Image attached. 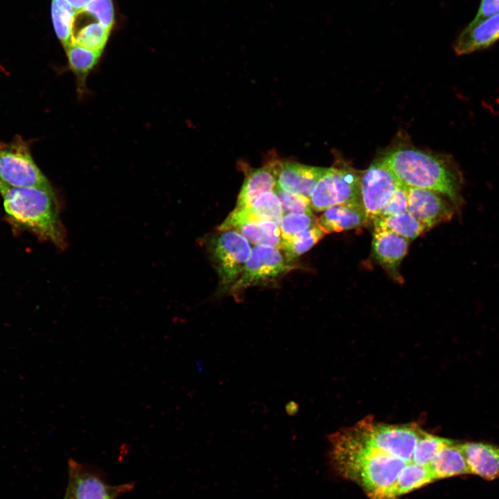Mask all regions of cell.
Returning a JSON list of instances; mask_svg holds the SVG:
<instances>
[{
    "mask_svg": "<svg viewBox=\"0 0 499 499\" xmlns=\"http://www.w3.org/2000/svg\"><path fill=\"white\" fill-rule=\"evenodd\" d=\"M63 499H75L71 493L66 489V492Z\"/></svg>",
    "mask_w": 499,
    "mask_h": 499,
    "instance_id": "d6a6232c",
    "label": "cell"
},
{
    "mask_svg": "<svg viewBox=\"0 0 499 499\" xmlns=\"http://www.w3.org/2000/svg\"><path fill=\"white\" fill-rule=\"evenodd\" d=\"M326 168L281 161L277 177V186L282 190L310 198V193Z\"/></svg>",
    "mask_w": 499,
    "mask_h": 499,
    "instance_id": "8fae6325",
    "label": "cell"
},
{
    "mask_svg": "<svg viewBox=\"0 0 499 499\" xmlns=\"http://www.w3.org/2000/svg\"><path fill=\"white\" fill-rule=\"evenodd\" d=\"M0 184L54 191L34 161L28 143L19 137L8 143H0Z\"/></svg>",
    "mask_w": 499,
    "mask_h": 499,
    "instance_id": "3957f363",
    "label": "cell"
},
{
    "mask_svg": "<svg viewBox=\"0 0 499 499\" xmlns=\"http://www.w3.org/2000/svg\"><path fill=\"white\" fill-rule=\"evenodd\" d=\"M454 441L440 437L425 431L419 440L414 453V462L421 465H430L439 452Z\"/></svg>",
    "mask_w": 499,
    "mask_h": 499,
    "instance_id": "d4e9b609",
    "label": "cell"
},
{
    "mask_svg": "<svg viewBox=\"0 0 499 499\" xmlns=\"http://www.w3.org/2000/svg\"><path fill=\"white\" fill-rule=\"evenodd\" d=\"M436 480L470 474L459 444L453 443L443 448L430 464Z\"/></svg>",
    "mask_w": 499,
    "mask_h": 499,
    "instance_id": "ac0fdd59",
    "label": "cell"
},
{
    "mask_svg": "<svg viewBox=\"0 0 499 499\" xmlns=\"http://www.w3.org/2000/svg\"><path fill=\"white\" fill-rule=\"evenodd\" d=\"M374 229L389 231L412 240L427 231L426 227L408 211L372 219Z\"/></svg>",
    "mask_w": 499,
    "mask_h": 499,
    "instance_id": "d6986e66",
    "label": "cell"
},
{
    "mask_svg": "<svg viewBox=\"0 0 499 499\" xmlns=\"http://www.w3.org/2000/svg\"><path fill=\"white\" fill-rule=\"evenodd\" d=\"M470 474L491 480L499 477V446L480 442L459 444Z\"/></svg>",
    "mask_w": 499,
    "mask_h": 499,
    "instance_id": "5bb4252c",
    "label": "cell"
},
{
    "mask_svg": "<svg viewBox=\"0 0 499 499\" xmlns=\"http://www.w3.org/2000/svg\"><path fill=\"white\" fill-rule=\"evenodd\" d=\"M65 50L69 67L76 76L78 96L82 98L88 94L87 78L98 64L102 51L90 50L74 43Z\"/></svg>",
    "mask_w": 499,
    "mask_h": 499,
    "instance_id": "2e32d148",
    "label": "cell"
},
{
    "mask_svg": "<svg viewBox=\"0 0 499 499\" xmlns=\"http://www.w3.org/2000/svg\"><path fill=\"white\" fill-rule=\"evenodd\" d=\"M435 480H437L430 465L411 463L407 465L399 475L391 499H396Z\"/></svg>",
    "mask_w": 499,
    "mask_h": 499,
    "instance_id": "ffe728a7",
    "label": "cell"
},
{
    "mask_svg": "<svg viewBox=\"0 0 499 499\" xmlns=\"http://www.w3.org/2000/svg\"><path fill=\"white\" fill-rule=\"evenodd\" d=\"M82 10L94 17L98 22L110 32L114 22L112 0H91Z\"/></svg>",
    "mask_w": 499,
    "mask_h": 499,
    "instance_id": "83f0119b",
    "label": "cell"
},
{
    "mask_svg": "<svg viewBox=\"0 0 499 499\" xmlns=\"http://www.w3.org/2000/svg\"><path fill=\"white\" fill-rule=\"evenodd\" d=\"M380 162L400 184L434 191L448 198L457 209L461 207L462 176L450 160L415 149L400 148Z\"/></svg>",
    "mask_w": 499,
    "mask_h": 499,
    "instance_id": "6da1fadb",
    "label": "cell"
},
{
    "mask_svg": "<svg viewBox=\"0 0 499 499\" xmlns=\"http://www.w3.org/2000/svg\"><path fill=\"white\" fill-rule=\"evenodd\" d=\"M499 40V12L480 20H472L453 44L457 55L486 49Z\"/></svg>",
    "mask_w": 499,
    "mask_h": 499,
    "instance_id": "30bf717a",
    "label": "cell"
},
{
    "mask_svg": "<svg viewBox=\"0 0 499 499\" xmlns=\"http://www.w3.org/2000/svg\"><path fill=\"white\" fill-rule=\"evenodd\" d=\"M207 248L222 288L229 290L251 254L250 242L235 231H220L209 238Z\"/></svg>",
    "mask_w": 499,
    "mask_h": 499,
    "instance_id": "277c9868",
    "label": "cell"
},
{
    "mask_svg": "<svg viewBox=\"0 0 499 499\" xmlns=\"http://www.w3.org/2000/svg\"><path fill=\"white\" fill-rule=\"evenodd\" d=\"M0 194L6 216L13 225L60 249L66 247V231L60 218L54 191L0 184Z\"/></svg>",
    "mask_w": 499,
    "mask_h": 499,
    "instance_id": "7a4b0ae2",
    "label": "cell"
},
{
    "mask_svg": "<svg viewBox=\"0 0 499 499\" xmlns=\"http://www.w3.org/2000/svg\"><path fill=\"white\" fill-rule=\"evenodd\" d=\"M294 268L295 265L288 260L281 249L256 245L229 290L233 295H238L248 287L271 282Z\"/></svg>",
    "mask_w": 499,
    "mask_h": 499,
    "instance_id": "5b68a950",
    "label": "cell"
},
{
    "mask_svg": "<svg viewBox=\"0 0 499 499\" xmlns=\"http://www.w3.org/2000/svg\"><path fill=\"white\" fill-rule=\"evenodd\" d=\"M367 220L360 198L326 209L317 218V224L326 234L360 227Z\"/></svg>",
    "mask_w": 499,
    "mask_h": 499,
    "instance_id": "7c38bea8",
    "label": "cell"
},
{
    "mask_svg": "<svg viewBox=\"0 0 499 499\" xmlns=\"http://www.w3.org/2000/svg\"><path fill=\"white\" fill-rule=\"evenodd\" d=\"M227 230L241 234L250 243L265 245L281 249L282 238L280 228L275 222L269 220H243L231 225Z\"/></svg>",
    "mask_w": 499,
    "mask_h": 499,
    "instance_id": "e0dca14e",
    "label": "cell"
},
{
    "mask_svg": "<svg viewBox=\"0 0 499 499\" xmlns=\"http://www.w3.org/2000/svg\"><path fill=\"white\" fill-rule=\"evenodd\" d=\"M245 208L252 219L272 221L279 226L284 216L281 202L274 191L261 194Z\"/></svg>",
    "mask_w": 499,
    "mask_h": 499,
    "instance_id": "7402d4cb",
    "label": "cell"
},
{
    "mask_svg": "<svg viewBox=\"0 0 499 499\" xmlns=\"http://www.w3.org/2000/svg\"><path fill=\"white\" fill-rule=\"evenodd\" d=\"M399 182L380 161L372 164L360 177V198L368 219L377 216Z\"/></svg>",
    "mask_w": 499,
    "mask_h": 499,
    "instance_id": "ba28073f",
    "label": "cell"
},
{
    "mask_svg": "<svg viewBox=\"0 0 499 499\" xmlns=\"http://www.w3.org/2000/svg\"><path fill=\"white\" fill-rule=\"evenodd\" d=\"M316 223L317 218L313 214H285L279 225L283 242L292 239Z\"/></svg>",
    "mask_w": 499,
    "mask_h": 499,
    "instance_id": "484cf974",
    "label": "cell"
},
{
    "mask_svg": "<svg viewBox=\"0 0 499 499\" xmlns=\"http://www.w3.org/2000/svg\"><path fill=\"white\" fill-rule=\"evenodd\" d=\"M499 12V0H480L473 20H480Z\"/></svg>",
    "mask_w": 499,
    "mask_h": 499,
    "instance_id": "f546056e",
    "label": "cell"
},
{
    "mask_svg": "<svg viewBox=\"0 0 499 499\" xmlns=\"http://www.w3.org/2000/svg\"><path fill=\"white\" fill-rule=\"evenodd\" d=\"M76 12L65 0H52L51 17L54 30L64 49L72 43Z\"/></svg>",
    "mask_w": 499,
    "mask_h": 499,
    "instance_id": "44dd1931",
    "label": "cell"
},
{
    "mask_svg": "<svg viewBox=\"0 0 499 499\" xmlns=\"http://www.w3.org/2000/svg\"><path fill=\"white\" fill-rule=\"evenodd\" d=\"M408 212L420 222L426 230L449 221L455 207L439 194L423 189L408 187Z\"/></svg>",
    "mask_w": 499,
    "mask_h": 499,
    "instance_id": "9c48e42d",
    "label": "cell"
},
{
    "mask_svg": "<svg viewBox=\"0 0 499 499\" xmlns=\"http://www.w3.org/2000/svg\"><path fill=\"white\" fill-rule=\"evenodd\" d=\"M281 161L272 158L262 167L250 171L241 187L236 207H248L261 194L274 191Z\"/></svg>",
    "mask_w": 499,
    "mask_h": 499,
    "instance_id": "4fadbf2b",
    "label": "cell"
},
{
    "mask_svg": "<svg viewBox=\"0 0 499 499\" xmlns=\"http://www.w3.org/2000/svg\"><path fill=\"white\" fill-rule=\"evenodd\" d=\"M408 187L399 182L377 216H389L408 211Z\"/></svg>",
    "mask_w": 499,
    "mask_h": 499,
    "instance_id": "f1b7e54d",
    "label": "cell"
},
{
    "mask_svg": "<svg viewBox=\"0 0 499 499\" xmlns=\"http://www.w3.org/2000/svg\"><path fill=\"white\" fill-rule=\"evenodd\" d=\"M67 469V489L75 499H116L134 488L132 482L110 484L99 470L73 459L68 460Z\"/></svg>",
    "mask_w": 499,
    "mask_h": 499,
    "instance_id": "52a82bcc",
    "label": "cell"
},
{
    "mask_svg": "<svg viewBox=\"0 0 499 499\" xmlns=\"http://www.w3.org/2000/svg\"><path fill=\"white\" fill-rule=\"evenodd\" d=\"M110 33L99 22H90L73 30L72 43L90 50L103 51Z\"/></svg>",
    "mask_w": 499,
    "mask_h": 499,
    "instance_id": "cb8c5ba5",
    "label": "cell"
},
{
    "mask_svg": "<svg viewBox=\"0 0 499 499\" xmlns=\"http://www.w3.org/2000/svg\"><path fill=\"white\" fill-rule=\"evenodd\" d=\"M76 12L82 10L91 0H65Z\"/></svg>",
    "mask_w": 499,
    "mask_h": 499,
    "instance_id": "4dcf8cb0",
    "label": "cell"
},
{
    "mask_svg": "<svg viewBox=\"0 0 499 499\" xmlns=\"http://www.w3.org/2000/svg\"><path fill=\"white\" fill-rule=\"evenodd\" d=\"M325 235L326 233L316 223L292 239L283 242L281 250L288 260L293 263L297 257L310 250Z\"/></svg>",
    "mask_w": 499,
    "mask_h": 499,
    "instance_id": "603a6c76",
    "label": "cell"
},
{
    "mask_svg": "<svg viewBox=\"0 0 499 499\" xmlns=\"http://www.w3.org/2000/svg\"><path fill=\"white\" fill-rule=\"evenodd\" d=\"M285 408L287 414L293 417L299 411V405L295 401H290L286 404Z\"/></svg>",
    "mask_w": 499,
    "mask_h": 499,
    "instance_id": "1f68e13d",
    "label": "cell"
},
{
    "mask_svg": "<svg viewBox=\"0 0 499 499\" xmlns=\"http://www.w3.org/2000/svg\"><path fill=\"white\" fill-rule=\"evenodd\" d=\"M360 198V177L349 168H326L310 196L313 210L323 211L332 206Z\"/></svg>",
    "mask_w": 499,
    "mask_h": 499,
    "instance_id": "8992f818",
    "label": "cell"
},
{
    "mask_svg": "<svg viewBox=\"0 0 499 499\" xmlns=\"http://www.w3.org/2000/svg\"><path fill=\"white\" fill-rule=\"evenodd\" d=\"M410 240L389 231L374 229L372 252L376 261L392 273L397 271L408 251Z\"/></svg>",
    "mask_w": 499,
    "mask_h": 499,
    "instance_id": "9a60e30c",
    "label": "cell"
},
{
    "mask_svg": "<svg viewBox=\"0 0 499 499\" xmlns=\"http://www.w3.org/2000/svg\"><path fill=\"white\" fill-rule=\"evenodd\" d=\"M274 192L281 202L284 215L292 213L313 214L309 198L285 191L277 185Z\"/></svg>",
    "mask_w": 499,
    "mask_h": 499,
    "instance_id": "4316f807",
    "label": "cell"
}]
</instances>
